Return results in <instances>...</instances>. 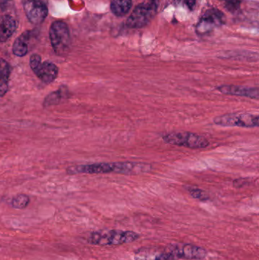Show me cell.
Wrapping results in <instances>:
<instances>
[{"label":"cell","mask_w":259,"mask_h":260,"mask_svg":"<svg viewBox=\"0 0 259 260\" xmlns=\"http://www.w3.org/2000/svg\"><path fill=\"white\" fill-rule=\"evenodd\" d=\"M69 95L70 92L68 87L65 86V85H61L59 89L50 93L44 99V102H43V107L44 108H47L49 107L59 105L62 102V100L68 99Z\"/></svg>","instance_id":"5bb4252c"},{"label":"cell","mask_w":259,"mask_h":260,"mask_svg":"<svg viewBox=\"0 0 259 260\" xmlns=\"http://www.w3.org/2000/svg\"><path fill=\"white\" fill-rule=\"evenodd\" d=\"M186 189H187L191 197H193V198L199 200V201H208L210 199L209 196L205 191L199 189V188L187 186Z\"/></svg>","instance_id":"d6986e66"},{"label":"cell","mask_w":259,"mask_h":260,"mask_svg":"<svg viewBox=\"0 0 259 260\" xmlns=\"http://www.w3.org/2000/svg\"><path fill=\"white\" fill-rule=\"evenodd\" d=\"M213 122L224 127L255 128L258 126L259 117L249 113H231L215 117Z\"/></svg>","instance_id":"8992f818"},{"label":"cell","mask_w":259,"mask_h":260,"mask_svg":"<svg viewBox=\"0 0 259 260\" xmlns=\"http://www.w3.org/2000/svg\"><path fill=\"white\" fill-rule=\"evenodd\" d=\"M226 8L231 12H234L240 8V0H225Z\"/></svg>","instance_id":"44dd1931"},{"label":"cell","mask_w":259,"mask_h":260,"mask_svg":"<svg viewBox=\"0 0 259 260\" xmlns=\"http://www.w3.org/2000/svg\"><path fill=\"white\" fill-rule=\"evenodd\" d=\"M30 67L36 77L47 85L54 82L59 74L57 66L48 61L42 62L41 56L38 54L30 56Z\"/></svg>","instance_id":"52a82bcc"},{"label":"cell","mask_w":259,"mask_h":260,"mask_svg":"<svg viewBox=\"0 0 259 260\" xmlns=\"http://www.w3.org/2000/svg\"><path fill=\"white\" fill-rule=\"evenodd\" d=\"M132 0H111L110 9L117 17H124L132 9Z\"/></svg>","instance_id":"e0dca14e"},{"label":"cell","mask_w":259,"mask_h":260,"mask_svg":"<svg viewBox=\"0 0 259 260\" xmlns=\"http://www.w3.org/2000/svg\"><path fill=\"white\" fill-rule=\"evenodd\" d=\"M11 71L12 69L9 62L5 59H0V98L4 97L9 91Z\"/></svg>","instance_id":"9a60e30c"},{"label":"cell","mask_w":259,"mask_h":260,"mask_svg":"<svg viewBox=\"0 0 259 260\" xmlns=\"http://www.w3.org/2000/svg\"><path fill=\"white\" fill-rule=\"evenodd\" d=\"M165 143L191 149H201L209 145V141L202 135L191 132H176L168 133L162 137Z\"/></svg>","instance_id":"3957f363"},{"label":"cell","mask_w":259,"mask_h":260,"mask_svg":"<svg viewBox=\"0 0 259 260\" xmlns=\"http://www.w3.org/2000/svg\"><path fill=\"white\" fill-rule=\"evenodd\" d=\"M134 260H168L165 248L149 247L137 250Z\"/></svg>","instance_id":"7c38bea8"},{"label":"cell","mask_w":259,"mask_h":260,"mask_svg":"<svg viewBox=\"0 0 259 260\" xmlns=\"http://www.w3.org/2000/svg\"><path fill=\"white\" fill-rule=\"evenodd\" d=\"M176 6L184 8L189 11H193L196 4V0H174Z\"/></svg>","instance_id":"ffe728a7"},{"label":"cell","mask_w":259,"mask_h":260,"mask_svg":"<svg viewBox=\"0 0 259 260\" xmlns=\"http://www.w3.org/2000/svg\"><path fill=\"white\" fill-rule=\"evenodd\" d=\"M24 9L29 21L32 24H41L48 15L47 6L38 0L26 2L24 4Z\"/></svg>","instance_id":"30bf717a"},{"label":"cell","mask_w":259,"mask_h":260,"mask_svg":"<svg viewBox=\"0 0 259 260\" xmlns=\"http://www.w3.org/2000/svg\"><path fill=\"white\" fill-rule=\"evenodd\" d=\"M50 39L55 53L64 56L68 54L71 47V37L68 26L62 21H55L50 29Z\"/></svg>","instance_id":"5b68a950"},{"label":"cell","mask_w":259,"mask_h":260,"mask_svg":"<svg viewBox=\"0 0 259 260\" xmlns=\"http://www.w3.org/2000/svg\"><path fill=\"white\" fill-rule=\"evenodd\" d=\"M216 90L222 94H228V95L248 98V99H255V100L259 99L258 88L239 86V85H222L216 87Z\"/></svg>","instance_id":"8fae6325"},{"label":"cell","mask_w":259,"mask_h":260,"mask_svg":"<svg viewBox=\"0 0 259 260\" xmlns=\"http://www.w3.org/2000/svg\"><path fill=\"white\" fill-rule=\"evenodd\" d=\"M149 167L141 162H113V163L90 164V165H76L67 168L68 175L75 174H102L115 173L124 175H138L147 172Z\"/></svg>","instance_id":"6da1fadb"},{"label":"cell","mask_w":259,"mask_h":260,"mask_svg":"<svg viewBox=\"0 0 259 260\" xmlns=\"http://www.w3.org/2000/svg\"><path fill=\"white\" fill-rule=\"evenodd\" d=\"M30 203V198L25 194H18L13 197L11 202L12 207L16 209H23L27 207Z\"/></svg>","instance_id":"ac0fdd59"},{"label":"cell","mask_w":259,"mask_h":260,"mask_svg":"<svg viewBox=\"0 0 259 260\" xmlns=\"http://www.w3.org/2000/svg\"><path fill=\"white\" fill-rule=\"evenodd\" d=\"M18 27V22L13 17L4 15L0 17V42L7 41Z\"/></svg>","instance_id":"4fadbf2b"},{"label":"cell","mask_w":259,"mask_h":260,"mask_svg":"<svg viewBox=\"0 0 259 260\" xmlns=\"http://www.w3.org/2000/svg\"><path fill=\"white\" fill-rule=\"evenodd\" d=\"M168 247L173 260H201L208 255L205 248L193 244H172Z\"/></svg>","instance_id":"9c48e42d"},{"label":"cell","mask_w":259,"mask_h":260,"mask_svg":"<svg viewBox=\"0 0 259 260\" xmlns=\"http://www.w3.org/2000/svg\"><path fill=\"white\" fill-rule=\"evenodd\" d=\"M225 21L226 16L221 11L217 9H209L198 22L196 31L200 35H207L225 24Z\"/></svg>","instance_id":"ba28073f"},{"label":"cell","mask_w":259,"mask_h":260,"mask_svg":"<svg viewBox=\"0 0 259 260\" xmlns=\"http://www.w3.org/2000/svg\"><path fill=\"white\" fill-rule=\"evenodd\" d=\"M30 33L24 32L21 36L18 37L12 46V52L15 56L22 57L28 53V44L30 41Z\"/></svg>","instance_id":"2e32d148"},{"label":"cell","mask_w":259,"mask_h":260,"mask_svg":"<svg viewBox=\"0 0 259 260\" xmlns=\"http://www.w3.org/2000/svg\"><path fill=\"white\" fill-rule=\"evenodd\" d=\"M139 235L131 231L107 230L94 232L88 238L90 244L97 246H117L134 242Z\"/></svg>","instance_id":"7a4b0ae2"},{"label":"cell","mask_w":259,"mask_h":260,"mask_svg":"<svg viewBox=\"0 0 259 260\" xmlns=\"http://www.w3.org/2000/svg\"><path fill=\"white\" fill-rule=\"evenodd\" d=\"M158 0H147L137 6L126 21V25L130 28H141L147 25L156 15Z\"/></svg>","instance_id":"277c9868"}]
</instances>
